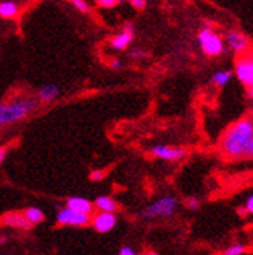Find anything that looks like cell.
Masks as SVG:
<instances>
[{
	"mask_svg": "<svg viewBox=\"0 0 253 255\" xmlns=\"http://www.w3.org/2000/svg\"><path fill=\"white\" fill-rule=\"evenodd\" d=\"M23 215H25V218L28 220V223L33 226V224H39L45 220V215L41 209H37V207H27L23 210Z\"/></svg>",
	"mask_w": 253,
	"mask_h": 255,
	"instance_id": "16",
	"label": "cell"
},
{
	"mask_svg": "<svg viewBox=\"0 0 253 255\" xmlns=\"http://www.w3.org/2000/svg\"><path fill=\"white\" fill-rule=\"evenodd\" d=\"M244 207H246V210H247L249 215L253 213V196H252V195L247 198V201H246V204H244Z\"/></svg>",
	"mask_w": 253,
	"mask_h": 255,
	"instance_id": "24",
	"label": "cell"
},
{
	"mask_svg": "<svg viewBox=\"0 0 253 255\" xmlns=\"http://www.w3.org/2000/svg\"><path fill=\"white\" fill-rule=\"evenodd\" d=\"M177 199L174 196H165L159 201L153 202L142 212V218L145 220H154V218H168L177 209Z\"/></svg>",
	"mask_w": 253,
	"mask_h": 255,
	"instance_id": "4",
	"label": "cell"
},
{
	"mask_svg": "<svg viewBox=\"0 0 253 255\" xmlns=\"http://www.w3.org/2000/svg\"><path fill=\"white\" fill-rule=\"evenodd\" d=\"M151 154L157 159L167 160V162H175L180 160L182 157H185L186 151L185 148L180 146H168V145H157L151 148Z\"/></svg>",
	"mask_w": 253,
	"mask_h": 255,
	"instance_id": "8",
	"label": "cell"
},
{
	"mask_svg": "<svg viewBox=\"0 0 253 255\" xmlns=\"http://www.w3.org/2000/svg\"><path fill=\"white\" fill-rule=\"evenodd\" d=\"M39 106V101L34 98H19L9 103H0V126L17 123L28 117Z\"/></svg>",
	"mask_w": 253,
	"mask_h": 255,
	"instance_id": "2",
	"label": "cell"
},
{
	"mask_svg": "<svg viewBox=\"0 0 253 255\" xmlns=\"http://www.w3.org/2000/svg\"><path fill=\"white\" fill-rule=\"evenodd\" d=\"M142 255H159V254L154 252V251H148V252H145V254H142Z\"/></svg>",
	"mask_w": 253,
	"mask_h": 255,
	"instance_id": "30",
	"label": "cell"
},
{
	"mask_svg": "<svg viewBox=\"0 0 253 255\" xmlns=\"http://www.w3.org/2000/svg\"><path fill=\"white\" fill-rule=\"evenodd\" d=\"M221 151L225 157L235 160L253 157L252 117H243L227 128L221 138Z\"/></svg>",
	"mask_w": 253,
	"mask_h": 255,
	"instance_id": "1",
	"label": "cell"
},
{
	"mask_svg": "<svg viewBox=\"0 0 253 255\" xmlns=\"http://www.w3.org/2000/svg\"><path fill=\"white\" fill-rule=\"evenodd\" d=\"M56 221L61 226H70V227H84L90 223V215L81 213L73 209H61L56 215Z\"/></svg>",
	"mask_w": 253,
	"mask_h": 255,
	"instance_id": "6",
	"label": "cell"
},
{
	"mask_svg": "<svg viewBox=\"0 0 253 255\" xmlns=\"http://www.w3.org/2000/svg\"><path fill=\"white\" fill-rule=\"evenodd\" d=\"M235 75L241 81V84L247 89L249 97L252 98V87H253V59L252 53L246 52L243 55H238L235 61Z\"/></svg>",
	"mask_w": 253,
	"mask_h": 255,
	"instance_id": "5",
	"label": "cell"
},
{
	"mask_svg": "<svg viewBox=\"0 0 253 255\" xmlns=\"http://www.w3.org/2000/svg\"><path fill=\"white\" fill-rule=\"evenodd\" d=\"M96 5L101 6V8H113V6H117L118 2L117 0H95Z\"/></svg>",
	"mask_w": 253,
	"mask_h": 255,
	"instance_id": "22",
	"label": "cell"
},
{
	"mask_svg": "<svg viewBox=\"0 0 253 255\" xmlns=\"http://www.w3.org/2000/svg\"><path fill=\"white\" fill-rule=\"evenodd\" d=\"M185 207L186 209H189V210H193V212H196V210H199L200 209V201L197 199V198H186L185 199Z\"/></svg>",
	"mask_w": 253,
	"mask_h": 255,
	"instance_id": "20",
	"label": "cell"
},
{
	"mask_svg": "<svg viewBox=\"0 0 253 255\" xmlns=\"http://www.w3.org/2000/svg\"><path fill=\"white\" fill-rule=\"evenodd\" d=\"M128 2H131V5H132L135 9H138V11L145 9V8H146V5H148L146 0H128Z\"/></svg>",
	"mask_w": 253,
	"mask_h": 255,
	"instance_id": "23",
	"label": "cell"
},
{
	"mask_svg": "<svg viewBox=\"0 0 253 255\" xmlns=\"http://www.w3.org/2000/svg\"><path fill=\"white\" fill-rule=\"evenodd\" d=\"M232 76H233V73L232 72H229V70H221V72H216L213 75V83L216 84L218 87H224V86H227L230 83V80H232Z\"/></svg>",
	"mask_w": 253,
	"mask_h": 255,
	"instance_id": "17",
	"label": "cell"
},
{
	"mask_svg": "<svg viewBox=\"0 0 253 255\" xmlns=\"http://www.w3.org/2000/svg\"><path fill=\"white\" fill-rule=\"evenodd\" d=\"M225 41H227V45L232 50L235 55H243L246 52H249V47H250V41L249 37L238 31V30H230L229 33L225 34Z\"/></svg>",
	"mask_w": 253,
	"mask_h": 255,
	"instance_id": "7",
	"label": "cell"
},
{
	"mask_svg": "<svg viewBox=\"0 0 253 255\" xmlns=\"http://www.w3.org/2000/svg\"><path fill=\"white\" fill-rule=\"evenodd\" d=\"M93 207H96L98 212H110V213H115L118 210V204H117L115 199L110 198V196H99V198L95 199Z\"/></svg>",
	"mask_w": 253,
	"mask_h": 255,
	"instance_id": "14",
	"label": "cell"
},
{
	"mask_svg": "<svg viewBox=\"0 0 253 255\" xmlns=\"http://www.w3.org/2000/svg\"><path fill=\"white\" fill-rule=\"evenodd\" d=\"M0 226L14 227V229H20V231H28V229H31V224L25 218L23 212H8L0 216Z\"/></svg>",
	"mask_w": 253,
	"mask_h": 255,
	"instance_id": "10",
	"label": "cell"
},
{
	"mask_svg": "<svg viewBox=\"0 0 253 255\" xmlns=\"http://www.w3.org/2000/svg\"><path fill=\"white\" fill-rule=\"evenodd\" d=\"M104 176H106V173H104V171H101V170H92L90 174H88V177H90V181H93V182L103 181V179H104Z\"/></svg>",
	"mask_w": 253,
	"mask_h": 255,
	"instance_id": "21",
	"label": "cell"
},
{
	"mask_svg": "<svg viewBox=\"0 0 253 255\" xmlns=\"http://www.w3.org/2000/svg\"><path fill=\"white\" fill-rule=\"evenodd\" d=\"M19 14V5L12 0L0 2V17L2 19H14Z\"/></svg>",
	"mask_w": 253,
	"mask_h": 255,
	"instance_id": "15",
	"label": "cell"
},
{
	"mask_svg": "<svg viewBox=\"0 0 253 255\" xmlns=\"http://www.w3.org/2000/svg\"><path fill=\"white\" fill-rule=\"evenodd\" d=\"M69 2L77 8L80 12H84V14H87V12H90L92 8L90 5H88V2H85V0H69Z\"/></svg>",
	"mask_w": 253,
	"mask_h": 255,
	"instance_id": "19",
	"label": "cell"
},
{
	"mask_svg": "<svg viewBox=\"0 0 253 255\" xmlns=\"http://www.w3.org/2000/svg\"><path fill=\"white\" fill-rule=\"evenodd\" d=\"M90 221L96 232L107 234L117 226V216L115 213H110V212H98L93 218H90Z\"/></svg>",
	"mask_w": 253,
	"mask_h": 255,
	"instance_id": "9",
	"label": "cell"
},
{
	"mask_svg": "<svg viewBox=\"0 0 253 255\" xmlns=\"http://www.w3.org/2000/svg\"><path fill=\"white\" fill-rule=\"evenodd\" d=\"M117 2L120 3V2H128V0H117Z\"/></svg>",
	"mask_w": 253,
	"mask_h": 255,
	"instance_id": "31",
	"label": "cell"
},
{
	"mask_svg": "<svg viewBox=\"0 0 253 255\" xmlns=\"http://www.w3.org/2000/svg\"><path fill=\"white\" fill-rule=\"evenodd\" d=\"M197 41L207 56H219L224 52V41L222 37L210 27L202 28L197 34Z\"/></svg>",
	"mask_w": 253,
	"mask_h": 255,
	"instance_id": "3",
	"label": "cell"
},
{
	"mask_svg": "<svg viewBox=\"0 0 253 255\" xmlns=\"http://www.w3.org/2000/svg\"><path fill=\"white\" fill-rule=\"evenodd\" d=\"M118 255H138V254H137L131 246H123Z\"/></svg>",
	"mask_w": 253,
	"mask_h": 255,
	"instance_id": "25",
	"label": "cell"
},
{
	"mask_svg": "<svg viewBox=\"0 0 253 255\" xmlns=\"http://www.w3.org/2000/svg\"><path fill=\"white\" fill-rule=\"evenodd\" d=\"M58 97H59V87L56 84H44L39 91H37V98H39L42 103L55 101Z\"/></svg>",
	"mask_w": 253,
	"mask_h": 255,
	"instance_id": "13",
	"label": "cell"
},
{
	"mask_svg": "<svg viewBox=\"0 0 253 255\" xmlns=\"http://www.w3.org/2000/svg\"><path fill=\"white\" fill-rule=\"evenodd\" d=\"M67 207L69 209H73L77 212H81V213H87V215H92L93 212V202L88 201L83 196H72L67 199Z\"/></svg>",
	"mask_w": 253,
	"mask_h": 255,
	"instance_id": "12",
	"label": "cell"
},
{
	"mask_svg": "<svg viewBox=\"0 0 253 255\" xmlns=\"http://www.w3.org/2000/svg\"><path fill=\"white\" fill-rule=\"evenodd\" d=\"M110 67H113V69H120V67H121L120 59H113V61L110 62Z\"/></svg>",
	"mask_w": 253,
	"mask_h": 255,
	"instance_id": "28",
	"label": "cell"
},
{
	"mask_svg": "<svg viewBox=\"0 0 253 255\" xmlns=\"http://www.w3.org/2000/svg\"><path fill=\"white\" fill-rule=\"evenodd\" d=\"M132 41H134V30L131 25H126L123 31H120L110 39V47L113 50H117V52H121V50L128 48Z\"/></svg>",
	"mask_w": 253,
	"mask_h": 255,
	"instance_id": "11",
	"label": "cell"
},
{
	"mask_svg": "<svg viewBox=\"0 0 253 255\" xmlns=\"http://www.w3.org/2000/svg\"><path fill=\"white\" fill-rule=\"evenodd\" d=\"M238 213H239V216H247V215H249L244 206H241V207H238Z\"/></svg>",
	"mask_w": 253,
	"mask_h": 255,
	"instance_id": "29",
	"label": "cell"
},
{
	"mask_svg": "<svg viewBox=\"0 0 253 255\" xmlns=\"http://www.w3.org/2000/svg\"><path fill=\"white\" fill-rule=\"evenodd\" d=\"M247 252V246L243 245V243H236V245H232L230 248H227L222 255H244Z\"/></svg>",
	"mask_w": 253,
	"mask_h": 255,
	"instance_id": "18",
	"label": "cell"
},
{
	"mask_svg": "<svg viewBox=\"0 0 253 255\" xmlns=\"http://www.w3.org/2000/svg\"><path fill=\"white\" fill-rule=\"evenodd\" d=\"M146 56V53H142V50H135L134 53H131V58H143Z\"/></svg>",
	"mask_w": 253,
	"mask_h": 255,
	"instance_id": "27",
	"label": "cell"
},
{
	"mask_svg": "<svg viewBox=\"0 0 253 255\" xmlns=\"http://www.w3.org/2000/svg\"><path fill=\"white\" fill-rule=\"evenodd\" d=\"M6 156H8V146H0V165L5 162Z\"/></svg>",
	"mask_w": 253,
	"mask_h": 255,
	"instance_id": "26",
	"label": "cell"
}]
</instances>
